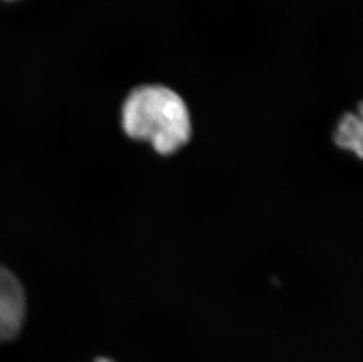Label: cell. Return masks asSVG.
Segmentation results:
<instances>
[{
    "label": "cell",
    "instance_id": "1",
    "mask_svg": "<svg viewBox=\"0 0 363 362\" xmlns=\"http://www.w3.org/2000/svg\"><path fill=\"white\" fill-rule=\"evenodd\" d=\"M121 127L127 137L148 143L157 153L173 154L192 137V118L185 99L162 84L132 89L121 107Z\"/></svg>",
    "mask_w": 363,
    "mask_h": 362
},
{
    "label": "cell",
    "instance_id": "2",
    "mask_svg": "<svg viewBox=\"0 0 363 362\" xmlns=\"http://www.w3.org/2000/svg\"><path fill=\"white\" fill-rule=\"evenodd\" d=\"M26 317V295L21 280L0 265V344L21 333Z\"/></svg>",
    "mask_w": 363,
    "mask_h": 362
},
{
    "label": "cell",
    "instance_id": "3",
    "mask_svg": "<svg viewBox=\"0 0 363 362\" xmlns=\"http://www.w3.org/2000/svg\"><path fill=\"white\" fill-rule=\"evenodd\" d=\"M334 141L343 150H350L359 158L362 157V114L348 113L343 116L336 126Z\"/></svg>",
    "mask_w": 363,
    "mask_h": 362
},
{
    "label": "cell",
    "instance_id": "4",
    "mask_svg": "<svg viewBox=\"0 0 363 362\" xmlns=\"http://www.w3.org/2000/svg\"><path fill=\"white\" fill-rule=\"evenodd\" d=\"M94 362H114L112 360L107 359V358H99V359H96Z\"/></svg>",
    "mask_w": 363,
    "mask_h": 362
}]
</instances>
